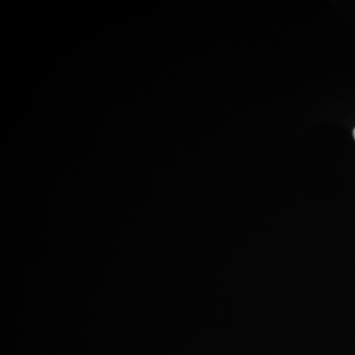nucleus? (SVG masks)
I'll use <instances>...</instances> for the list:
<instances>
[{"instance_id":"nucleus-1","label":"nucleus","mask_w":355,"mask_h":355,"mask_svg":"<svg viewBox=\"0 0 355 355\" xmlns=\"http://www.w3.org/2000/svg\"><path fill=\"white\" fill-rule=\"evenodd\" d=\"M354 139H355V128H354Z\"/></svg>"}]
</instances>
